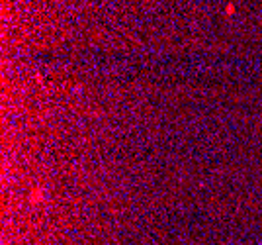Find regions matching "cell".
Masks as SVG:
<instances>
[{"instance_id": "1", "label": "cell", "mask_w": 262, "mask_h": 245, "mask_svg": "<svg viewBox=\"0 0 262 245\" xmlns=\"http://www.w3.org/2000/svg\"><path fill=\"white\" fill-rule=\"evenodd\" d=\"M235 12V6L233 4H227V14H233Z\"/></svg>"}]
</instances>
